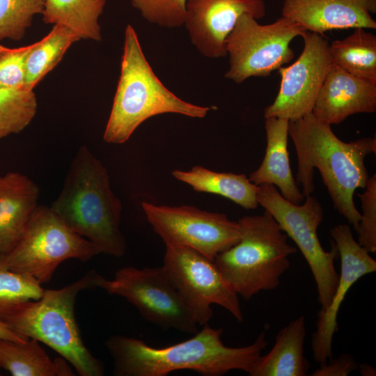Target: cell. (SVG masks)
<instances>
[{"instance_id": "6da1fadb", "label": "cell", "mask_w": 376, "mask_h": 376, "mask_svg": "<svg viewBox=\"0 0 376 376\" xmlns=\"http://www.w3.org/2000/svg\"><path fill=\"white\" fill-rule=\"evenodd\" d=\"M288 134L297 152V183L304 196L315 190L314 169H318L334 207L357 232L361 213L354 202L358 188L364 189L368 177L364 160L376 152V138L364 137L345 142L333 132L331 125L312 112L289 120Z\"/></svg>"}, {"instance_id": "7a4b0ae2", "label": "cell", "mask_w": 376, "mask_h": 376, "mask_svg": "<svg viewBox=\"0 0 376 376\" xmlns=\"http://www.w3.org/2000/svg\"><path fill=\"white\" fill-rule=\"evenodd\" d=\"M185 341L154 347L143 340L123 335L109 338L106 347L113 360L115 376H166L190 370L203 376H221L233 370L250 372L268 343L261 333L251 345L228 347L223 329L207 323Z\"/></svg>"}, {"instance_id": "3957f363", "label": "cell", "mask_w": 376, "mask_h": 376, "mask_svg": "<svg viewBox=\"0 0 376 376\" xmlns=\"http://www.w3.org/2000/svg\"><path fill=\"white\" fill-rule=\"evenodd\" d=\"M72 230L116 258L126 251L120 228L122 205L106 167L86 146L75 154L63 188L50 206Z\"/></svg>"}, {"instance_id": "277c9868", "label": "cell", "mask_w": 376, "mask_h": 376, "mask_svg": "<svg viewBox=\"0 0 376 376\" xmlns=\"http://www.w3.org/2000/svg\"><path fill=\"white\" fill-rule=\"evenodd\" d=\"M98 273L91 270L60 289L45 290L38 300L0 306V320L15 332L42 342L69 361L81 376H102L104 368L85 346L75 306L82 290L96 288Z\"/></svg>"}, {"instance_id": "5b68a950", "label": "cell", "mask_w": 376, "mask_h": 376, "mask_svg": "<svg viewBox=\"0 0 376 376\" xmlns=\"http://www.w3.org/2000/svg\"><path fill=\"white\" fill-rule=\"evenodd\" d=\"M210 110L182 100L163 84L147 61L134 27L127 25L120 73L104 141L122 144L142 123L159 114L203 118Z\"/></svg>"}, {"instance_id": "8992f818", "label": "cell", "mask_w": 376, "mask_h": 376, "mask_svg": "<svg viewBox=\"0 0 376 376\" xmlns=\"http://www.w3.org/2000/svg\"><path fill=\"white\" fill-rule=\"evenodd\" d=\"M240 239L214 261L237 294L249 299L260 291L275 290L289 269L297 248L267 211L238 220Z\"/></svg>"}, {"instance_id": "52a82bcc", "label": "cell", "mask_w": 376, "mask_h": 376, "mask_svg": "<svg viewBox=\"0 0 376 376\" xmlns=\"http://www.w3.org/2000/svg\"><path fill=\"white\" fill-rule=\"evenodd\" d=\"M305 197L304 204H294L270 184L258 185L257 192L258 204L270 213L306 259L316 283L320 309L324 310L329 305L339 280L334 265L338 251L333 241L329 251L322 246L318 229L324 218L322 205L312 194Z\"/></svg>"}, {"instance_id": "ba28073f", "label": "cell", "mask_w": 376, "mask_h": 376, "mask_svg": "<svg viewBox=\"0 0 376 376\" xmlns=\"http://www.w3.org/2000/svg\"><path fill=\"white\" fill-rule=\"evenodd\" d=\"M100 253L97 246L72 230L50 207L38 205L19 240L3 256L10 269L42 284L63 261L87 262Z\"/></svg>"}, {"instance_id": "9c48e42d", "label": "cell", "mask_w": 376, "mask_h": 376, "mask_svg": "<svg viewBox=\"0 0 376 376\" xmlns=\"http://www.w3.org/2000/svg\"><path fill=\"white\" fill-rule=\"evenodd\" d=\"M306 31L283 16L271 24H260L248 14L241 15L226 41L229 68L225 77L241 84L250 77L270 75L292 60L295 53L290 43Z\"/></svg>"}, {"instance_id": "30bf717a", "label": "cell", "mask_w": 376, "mask_h": 376, "mask_svg": "<svg viewBox=\"0 0 376 376\" xmlns=\"http://www.w3.org/2000/svg\"><path fill=\"white\" fill-rule=\"evenodd\" d=\"M95 283L96 288L124 297L145 320L163 329L198 331V324L163 266L124 267L113 279L98 274Z\"/></svg>"}, {"instance_id": "8fae6325", "label": "cell", "mask_w": 376, "mask_h": 376, "mask_svg": "<svg viewBox=\"0 0 376 376\" xmlns=\"http://www.w3.org/2000/svg\"><path fill=\"white\" fill-rule=\"evenodd\" d=\"M163 267L198 324L208 323L212 304L243 321L239 295L214 260L189 248L166 245Z\"/></svg>"}, {"instance_id": "7c38bea8", "label": "cell", "mask_w": 376, "mask_h": 376, "mask_svg": "<svg viewBox=\"0 0 376 376\" xmlns=\"http://www.w3.org/2000/svg\"><path fill=\"white\" fill-rule=\"evenodd\" d=\"M141 206L166 245L189 248L214 260L240 239L238 221L230 220L224 214L194 206L156 205L146 201Z\"/></svg>"}, {"instance_id": "4fadbf2b", "label": "cell", "mask_w": 376, "mask_h": 376, "mask_svg": "<svg viewBox=\"0 0 376 376\" xmlns=\"http://www.w3.org/2000/svg\"><path fill=\"white\" fill-rule=\"evenodd\" d=\"M304 49L298 58L278 70L281 81L274 102L264 111L265 118L288 120L311 113L318 93L331 66L329 43L322 35L306 31Z\"/></svg>"}, {"instance_id": "5bb4252c", "label": "cell", "mask_w": 376, "mask_h": 376, "mask_svg": "<svg viewBox=\"0 0 376 376\" xmlns=\"http://www.w3.org/2000/svg\"><path fill=\"white\" fill-rule=\"evenodd\" d=\"M330 234L340 258V273L329 305L318 313L316 330L311 338L313 358L320 365L332 359V340L338 330V313L347 292L360 278L376 271L375 260L354 238L348 224L332 227Z\"/></svg>"}, {"instance_id": "9a60e30c", "label": "cell", "mask_w": 376, "mask_h": 376, "mask_svg": "<svg viewBox=\"0 0 376 376\" xmlns=\"http://www.w3.org/2000/svg\"><path fill=\"white\" fill-rule=\"evenodd\" d=\"M264 0H187L184 25L191 43L204 56L227 55L226 41L240 17L265 15Z\"/></svg>"}, {"instance_id": "2e32d148", "label": "cell", "mask_w": 376, "mask_h": 376, "mask_svg": "<svg viewBox=\"0 0 376 376\" xmlns=\"http://www.w3.org/2000/svg\"><path fill=\"white\" fill-rule=\"evenodd\" d=\"M282 16L306 31L323 35L336 29H376V0H284Z\"/></svg>"}, {"instance_id": "e0dca14e", "label": "cell", "mask_w": 376, "mask_h": 376, "mask_svg": "<svg viewBox=\"0 0 376 376\" xmlns=\"http://www.w3.org/2000/svg\"><path fill=\"white\" fill-rule=\"evenodd\" d=\"M376 111V83L356 77L331 64L318 93L312 113L329 124L350 116Z\"/></svg>"}, {"instance_id": "ac0fdd59", "label": "cell", "mask_w": 376, "mask_h": 376, "mask_svg": "<svg viewBox=\"0 0 376 376\" xmlns=\"http://www.w3.org/2000/svg\"><path fill=\"white\" fill-rule=\"evenodd\" d=\"M40 190L29 177L18 172L0 175V255L17 243L38 207Z\"/></svg>"}, {"instance_id": "d6986e66", "label": "cell", "mask_w": 376, "mask_h": 376, "mask_svg": "<svg viewBox=\"0 0 376 376\" xmlns=\"http://www.w3.org/2000/svg\"><path fill=\"white\" fill-rule=\"evenodd\" d=\"M288 127L287 119L265 118L267 143L265 157L249 179L258 186L262 184L276 186L286 200L294 204H301L305 196L299 189L290 168L287 147Z\"/></svg>"}, {"instance_id": "ffe728a7", "label": "cell", "mask_w": 376, "mask_h": 376, "mask_svg": "<svg viewBox=\"0 0 376 376\" xmlns=\"http://www.w3.org/2000/svg\"><path fill=\"white\" fill-rule=\"evenodd\" d=\"M306 323L303 315L290 322L276 336L274 347L260 356L250 376H305L309 362L304 355Z\"/></svg>"}, {"instance_id": "44dd1931", "label": "cell", "mask_w": 376, "mask_h": 376, "mask_svg": "<svg viewBox=\"0 0 376 376\" xmlns=\"http://www.w3.org/2000/svg\"><path fill=\"white\" fill-rule=\"evenodd\" d=\"M172 175L196 191L222 196L244 209H255L259 205L257 201L258 186L244 174L215 172L195 166L187 171L175 170Z\"/></svg>"}, {"instance_id": "7402d4cb", "label": "cell", "mask_w": 376, "mask_h": 376, "mask_svg": "<svg viewBox=\"0 0 376 376\" xmlns=\"http://www.w3.org/2000/svg\"><path fill=\"white\" fill-rule=\"evenodd\" d=\"M0 368L13 376L75 375L63 359L52 361L33 338L19 343L0 338Z\"/></svg>"}, {"instance_id": "603a6c76", "label": "cell", "mask_w": 376, "mask_h": 376, "mask_svg": "<svg viewBox=\"0 0 376 376\" xmlns=\"http://www.w3.org/2000/svg\"><path fill=\"white\" fill-rule=\"evenodd\" d=\"M106 0H45L42 20L65 26L81 39L102 40L99 18Z\"/></svg>"}, {"instance_id": "cb8c5ba5", "label": "cell", "mask_w": 376, "mask_h": 376, "mask_svg": "<svg viewBox=\"0 0 376 376\" xmlns=\"http://www.w3.org/2000/svg\"><path fill=\"white\" fill-rule=\"evenodd\" d=\"M331 64L347 72L376 83V36L366 29H354L352 33L329 44Z\"/></svg>"}, {"instance_id": "d4e9b609", "label": "cell", "mask_w": 376, "mask_h": 376, "mask_svg": "<svg viewBox=\"0 0 376 376\" xmlns=\"http://www.w3.org/2000/svg\"><path fill=\"white\" fill-rule=\"evenodd\" d=\"M80 39L70 28L53 25L45 37L30 45L26 58L24 88L33 90L60 62L72 44Z\"/></svg>"}, {"instance_id": "484cf974", "label": "cell", "mask_w": 376, "mask_h": 376, "mask_svg": "<svg viewBox=\"0 0 376 376\" xmlns=\"http://www.w3.org/2000/svg\"><path fill=\"white\" fill-rule=\"evenodd\" d=\"M33 90L0 89V139L26 128L37 112Z\"/></svg>"}, {"instance_id": "4316f807", "label": "cell", "mask_w": 376, "mask_h": 376, "mask_svg": "<svg viewBox=\"0 0 376 376\" xmlns=\"http://www.w3.org/2000/svg\"><path fill=\"white\" fill-rule=\"evenodd\" d=\"M45 0H0V40H19L31 26L33 17L42 14Z\"/></svg>"}, {"instance_id": "83f0119b", "label": "cell", "mask_w": 376, "mask_h": 376, "mask_svg": "<svg viewBox=\"0 0 376 376\" xmlns=\"http://www.w3.org/2000/svg\"><path fill=\"white\" fill-rule=\"evenodd\" d=\"M41 283L29 274L12 270L0 255V306L40 299Z\"/></svg>"}, {"instance_id": "f1b7e54d", "label": "cell", "mask_w": 376, "mask_h": 376, "mask_svg": "<svg viewBox=\"0 0 376 376\" xmlns=\"http://www.w3.org/2000/svg\"><path fill=\"white\" fill-rule=\"evenodd\" d=\"M187 0H130L148 22L165 28L184 25Z\"/></svg>"}, {"instance_id": "f546056e", "label": "cell", "mask_w": 376, "mask_h": 376, "mask_svg": "<svg viewBox=\"0 0 376 376\" xmlns=\"http://www.w3.org/2000/svg\"><path fill=\"white\" fill-rule=\"evenodd\" d=\"M363 194L358 196L361 202L362 214L359 228L358 243L369 253L376 252V175L367 180Z\"/></svg>"}, {"instance_id": "4dcf8cb0", "label": "cell", "mask_w": 376, "mask_h": 376, "mask_svg": "<svg viewBox=\"0 0 376 376\" xmlns=\"http://www.w3.org/2000/svg\"><path fill=\"white\" fill-rule=\"evenodd\" d=\"M30 45L9 48L0 45V89L24 88L26 58Z\"/></svg>"}, {"instance_id": "1f68e13d", "label": "cell", "mask_w": 376, "mask_h": 376, "mask_svg": "<svg viewBox=\"0 0 376 376\" xmlns=\"http://www.w3.org/2000/svg\"><path fill=\"white\" fill-rule=\"evenodd\" d=\"M359 363L347 354H343L335 359L320 365L312 374L313 376H347L358 369Z\"/></svg>"}, {"instance_id": "d6a6232c", "label": "cell", "mask_w": 376, "mask_h": 376, "mask_svg": "<svg viewBox=\"0 0 376 376\" xmlns=\"http://www.w3.org/2000/svg\"><path fill=\"white\" fill-rule=\"evenodd\" d=\"M0 338L19 343H25L29 338L13 331L1 320H0Z\"/></svg>"}, {"instance_id": "836d02e7", "label": "cell", "mask_w": 376, "mask_h": 376, "mask_svg": "<svg viewBox=\"0 0 376 376\" xmlns=\"http://www.w3.org/2000/svg\"><path fill=\"white\" fill-rule=\"evenodd\" d=\"M358 369L361 375L363 376H375L376 375L375 369L372 366L366 363L359 364Z\"/></svg>"}]
</instances>
